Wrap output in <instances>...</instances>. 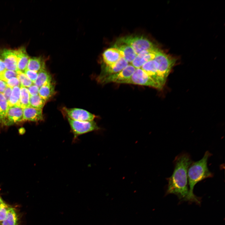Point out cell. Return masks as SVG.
I'll use <instances>...</instances> for the list:
<instances>
[{"instance_id":"obj_27","label":"cell","mask_w":225,"mask_h":225,"mask_svg":"<svg viewBox=\"0 0 225 225\" xmlns=\"http://www.w3.org/2000/svg\"><path fill=\"white\" fill-rule=\"evenodd\" d=\"M16 71L6 69L0 77V79L6 82L8 79L13 77H17Z\"/></svg>"},{"instance_id":"obj_11","label":"cell","mask_w":225,"mask_h":225,"mask_svg":"<svg viewBox=\"0 0 225 225\" xmlns=\"http://www.w3.org/2000/svg\"><path fill=\"white\" fill-rule=\"evenodd\" d=\"M23 109L17 106H8L4 124L11 125L23 120Z\"/></svg>"},{"instance_id":"obj_26","label":"cell","mask_w":225,"mask_h":225,"mask_svg":"<svg viewBox=\"0 0 225 225\" xmlns=\"http://www.w3.org/2000/svg\"><path fill=\"white\" fill-rule=\"evenodd\" d=\"M16 72L17 73V77L20 81L21 86L28 88L33 84L24 72L19 71Z\"/></svg>"},{"instance_id":"obj_2","label":"cell","mask_w":225,"mask_h":225,"mask_svg":"<svg viewBox=\"0 0 225 225\" xmlns=\"http://www.w3.org/2000/svg\"><path fill=\"white\" fill-rule=\"evenodd\" d=\"M212 155L211 152L207 151L201 159L192 162L188 170V178L190 195L193 202L198 204L201 203V199L194 194V188L199 182L213 177V174L209 171L208 166V159Z\"/></svg>"},{"instance_id":"obj_15","label":"cell","mask_w":225,"mask_h":225,"mask_svg":"<svg viewBox=\"0 0 225 225\" xmlns=\"http://www.w3.org/2000/svg\"><path fill=\"white\" fill-rule=\"evenodd\" d=\"M23 109V120L38 122L43 120L42 109L34 108L30 106Z\"/></svg>"},{"instance_id":"obj_36","label":"cell","mask_w":225,"mask_h":225,"mask_svg":"<svg viewBox=\"0 0 225 225\" xmlns=\"http://www.w3.org/2000/svg\"></svg>"},{"instance_id":"obj_4","label":"cell","mask_w":225,"mask_h":225,"mask_svg":"<svg viewBox=\"0 0 225 225\" xmlns=\"http://www.w3.org/2000/svg\"><path fill=\"white\" fill-rule=\"evenodd\" d=\"M118 41L130 46L137 55L144 51L157 48L151 41L142 36H127L120 38Z\"/></svg>"},{"instance_id":"obj_34","label":"cell","mask_w":225,"mask_h":225,"mask_svg":"<svg viewBox=\"0 0 225 225\" xmlns=\"http://www.w3.org/2000/svg\"><path fill=\"white\" fill-rule=\"evenodd\" d=\"M6 69L3 62L0 59V77Z\"/></svg>"},{"instance_id":"obj_30","label":"cell","mask_w":225,"mask_h":225,"mask_svg":"<svg viewBox=\"0 0 225 225\" xmlns=\"http://www.w3.org/2000/svg\"><path fill=\"white\" fill-rule=\"evenodd\" d=\"M38 73V72L27 69L24 72V73L28 78L30 79L33 83L37 78Z\"/></svg>"},{"instance_id":"obj_3","label":"cell","mask_w":225,"mask_h":225,"mask_svg":"<svg viewBox=\"0 0 225 225\" xmlns=\"http://www.w3.org/2000/svg\"><path fill=\"white\" fill-rule=\"evenodd\" d=\"M154 59L158 65V77L164 85L171 70L175 63L176 60L158 48L156 51Z\"/></svg>"},{"instance_id":"obj_14","label":"cell","mask_w":225,"mask_h":225,"mask_svg":"<svg viewBox=\"0 0 225 225\" xmlns=\"http://www.w3.org/2000/svg\"><path fill=\"white\" fill-rule=\"evenodd\" d=\"M113 47L119 51L122 57L128 63H131L137 55L130 46L118 41L115 43Z\"/></svg>"},{"instance_id":"obj_23","label":"cell","mask_w":225,"mask_h":225,"mask_svg":"<svg viewBox=\"0 0 225 225\" xmlns=\"http://www.w3.org/2000/svg\"><path fill=\"white\" fill-rule=\"evenodd\" d=\"M8 107V101L3 93H0V122L4 124Z\"/></svg>"},{"instance_id":"obj_25","label":"cell","mask_w":225,"mask_h":225,"mask_svg":"<svg viewBox=\"0 0 225 225\" xmlns=\"http://www.w3.org/2000/svg\"><path fill=\"white\" fill-rule=\"evenodd\" d=\"M46 102L38 94L30 96L29 98L30 106L34 108L42 109Z\"/></svg>"},{"instance_id":"obj_28","label":"cell","mask_w":225,"mask_h":225,"mask_svg":"<svg viewBox=\"0 0 225 225\" xmlns=\"http://www.w3.org/2000/svg\"><path fill=\"white\" fill-rule=\"evenodd\" d=\"M10 208L5 203L0 206V222L3 221L6 219Z\"/></svg>"},{"instance_id":"obj_32","label":"cell","mask_w":225,"mask_h":225,"mask_svg":"<svg viewBox=\"0 0 225 225\" xmlns=\"http://www.w3.org/2000/svg\"><path fill=\"white\" fill-rule=\"evenodd\" d=\"M12 88L7 86L3 93L4 96L8 102L9 100L11 95Z\"/></svg>"},{"instance_id":"obj_24","label":"cell","mask_w":225,"mask_h":225,"mask_svg":"<svg viewBox=\"0 0 225 225\" xmlns=\"http://www.w3.org/2000/svg\"><path fill=\"white\" fill-rule=\"evenodd\" d=\"M30 95L27 88L21 86L20 103V107L24 108L30 106L29 98Z\"/></svg>"},{"instance_id":"obj_19","label":"cell","mask_w":225,"mask_h":225,"mask_svg":"<svg viewBox=\"0 0 225 225\" xmlns=\"http://www.w3.org/2000/svg\"><path fill=\"white\" fill-rule=\"evenodd\" d=\"M45 68V60L42 57H39L30 58L27 69L38 72Z\"/></svg>"},{"instance_id":"obj_18","label":"cell","mask_w":225,"mask_h":225,"mask_svg":"<svg viewBox=\"0 0 225 225\" xmlns=\"http://www.w3.org/2000/svg\"><path fill=\"white\" fill-rule=\"evenodd\" d=\"M55 85L52 80L39 88L38 95L46 102L55 95Z\"/></svg>"},{"instance_id":"obj_20","label":"cell","mask_w":225,"mask_h":225,"mask_svg":"<svg viewBox=\"0 0 225 225\" xmlns=\"http://www.w3.org/2000/svg\"><path fill=\"white\" fill-rule=\"evenodd\" d=\"M52 80L50 73L46 68L41 70L38 73L37 78L33 84L40 88L48 82Z\"/></svg>"},{"instance_id":"obj_35","label":"cell","mask_w":225,"mask_h":225,"mask_svg":"<svg viewBox=\"0 0 225 225\" xmlns=\"http://www.w3.org/2000/svg\"><path fill=\"white\" fill-rule=\"evenodd\" d=\"M3 203H4V202H3L1 198H0V206H1Z\"/></svg>"},{"instance_id":"obj_22","label":"cell","mask_w":225,"mask_h":225,"mask_svg":"<svg viewBox=\"0 0 225 225\" xmlns=\"http://www.w3.org/2000/svg\"><path fill=\"white\" fill-rule=\"evenodd\" d=\"M20 87H15L13 88L10 98L8 102V106L20 107Z\"/></svg>"},{"instance_id":"obj_6","label":"cell","mask_w":225,"mask_h":225,"mask_svg":"<svg viewBox=\"0 0 225 225\" xmlns=\"http://www.w3.org/2000/svg\"><path fill=\"white\" fill-rule=\"evenodd\" d=\"M68 123L75 138L78 136L100 129L93 120L80 121L74 120L67 118Z\"/></svg>"},{"instance_id":"obj_5","label":"cell","mask_w":225,"mask_h":225,"mask_svg":"<svg viewBox=\"0 0 225 225\" xmlns=\"http://www.w3.org/2000/svg\"><path fill=\"white\" fill-rule=\"evenodd\" d=\"M120 83L145 86L160 89L158 85L141 68L136 69L130 78Z\"/></svg>"},{"instance_id":"obj_1","label":"cell","mask_w":225,"mask_h":225,"mask_svg":"<svg viewBox=\"0 0 225 225\" xmlns=\"http://www.w3.org/2000/svg\"><path fill=\"white\" fill-rule=\"evenodd\" d=\"M192 162L187 153H182L175 158L173 173L167 179L168 184L166 195L174 194L180 201L193 202L189 194L188 178V170Z\"/></svg>"},{"instance_id":"obj_16","label":"cell","mask_w":225,"mask_h":225,"mask_svg":"<svg viewBox=\"0 0 225 225\" xmlns=\"http://www.w3.org/2000/svg\"><path fill=\"white\" fill-rule=\"evenodd\" d=\"M102 56L103 61L106 65L115 63L122 57L119 51L114 47L106 50Z\"/></svg>"},{"instance_id":"obj_17","label":"cell","mask_w":225,"mask_h":225,"mask_svg":"<svg viewBox=\"0 0 225 225\" xmlns=\"http://www.w3.org/2000/svg\"><path fill=\"white\" fill-rule=\"evenodd\" d=\"M16 52L18 58L17 71L24 73L27 69L28 64L30 58L28 55L24 47H21L16 50Z\"/></svg>"},{"instance_id":"obj_29","label":"cell","mask_w":225,"mask_h":225,"mask_svg":"<svg viewBox=\"0 0 225 225\" xmlns=\"http://www.w3.org/2000/svg\"><path fill=\"white\" fill-rule=\"evenodd\" d=\"M7 86L13 88L15 87H21L20 81L17 77H13L8 79L6 82Z\"/></svg>"},{"instance_id":"obj_21","label":"cell","mask_w":225,"mask_h":225,"mask_svg":"<svg viewBox=\"0 0 225 225\" xmlns=\"http://www.w3.org/2000/svg\"><path fill=\"white\" fill-rule=\"evenodd\" d=\"M18 217L15 209L10 208L6 219L0 222V225H18Z\"/></svg>"},{"instance_id":"obj_31","label":"cell","mask_w":225,"mask_h":225,"mask_svg":"<svg viewBox=\"0 0 225 225\" xmlns=\"http://www.w3.org/2000/svg\"><path fill=\"white\" fill-rule=\"evenodd\" d=\"M27 88L30 96H34L38 94L39 88L34 84H33Z\"/></svg>"},{"instance_id":"obj_12","label":"cell","mask_w":225,"mask_h":225,"mask_svg":"<svg viewBox=\"0 0 225 225\" xmlns=\"http://www.w3.org/2000/svg\"><path fill=\"white\" fill-rule=\"evenodd\" d=\"M128 64V63L122 57L115 63L110 65H106L98 78L117 73L122 70Z\"/></svg>"},{"instance_id":"obj_33","label":"cell","mask_w":225,"mask_h":225,"mask_svg":"<svg viewBox=\"0 0 225 225\" xmlns=\"http://www.w3.org/2000/svg\"><path fill=\"white\" fill-rule=\"evenodd\" d=\"M7 87L6 82L0 79V93H3Z\"/></svg>"},{"instance_id":"obj_13","label":"cell","mask_w":225,"mask_h":225,"mask_svg":"<svg viewBox=\"0 0 225 225\" xmlns=\"http://www.w3.org/2000/svg\"><path fill=\"white\" fill-rule=\"evenodd\" d=\"M158 48L141 52L137 55L131 64L136 69L140 68L145 63L154 59L155 52Z\"/></svg>"},{"instance_id":"obj_9","label":"cell","mask_w":225,"mask_h":225,"mask_svg":"<svg viewBox=\"0 0 225 225\" xmlns=\"http://www.w3.org/2000/svg\"><path fill=\"white\" fill-rule=\"evenodd\" d=\"M0 59L4 62L7 70L17 71L18 58L16 50H0Z\"/></svg>"},{"instance_id":"obj_10","label":"cell","mask_w":225,"mask_h":225,"mask_svg":"<svg viewBox=\"0 0 225 225\" xmlns=\"http://www.w3.org/2000/svg\"><path fill=\"white\" fill-rule=\"evenodd\" d=\"M158 65L154 59L150 60L144 64L141 68L159 86L160 89L164 85L159 78L158 75Z\"/></svg>"},{"instance_id":"obj_8","label":"cell","mask_w":225,"mask_h":225,"mask_svg":"<svg viewBox=\"0 0 225 225\" xmlns=\"http://www.w3.org/2000/svg\"><path fill=\"white\" fill-rule=\"evenodd\" d=\"M62 111L67 118L74 120L90 121L93 120L95 118L94 115L82 109L64 107L62 108Z\"/></svg>"},{"instance_id":"obj_7","label":"cell","mask_w":225,"mask_h":225,"mask_svg":"<svg viewBox=\"0 0 225 225\" xmlns=\"http://www.w3.org/2000/svg\"><path fill=\"white\" fill-rule=\"evenodd\" d=\"M136 68L131 64H128L120 71L105 77L98 78L100 82L106 84L110 82L121 83L122 82L130 78L134 72Z\"/></svg>"}]
</instances>
